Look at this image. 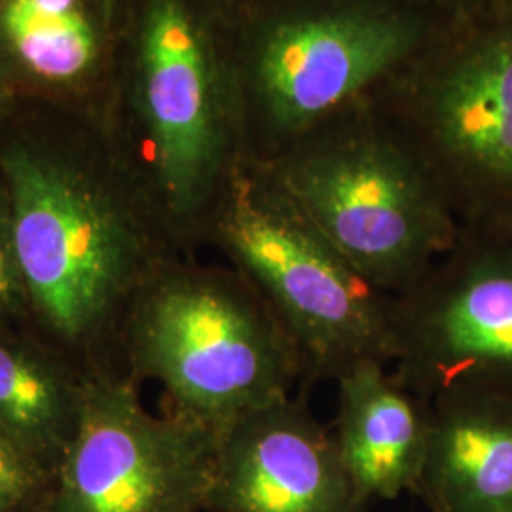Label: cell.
Wrapping results in <instances>:
<instances>
[{
	"instance_id": "cell-2",
	"label": "cell",
	"mask_w": 512,
	"mask_h": 512,
	"mask_svg": "<svg viewBox=\"0 0 512 512\" xmlns=\"http://www.w3.org/2000/svg\"><path fill=\"white\" fill-rule=\"evenodd\" d=\"M105 118L145 175L179 247L205 243L243 129L200 0H124Z\"/></svg>"
},
{
	"instance_id": "cell-15",
	"label": "cell",
	"mask_w": 512,
	"mask_h": 512,
	"mask_svg": "<svg viewBox=\"0 0 512 512\" xmlns=\"http://www.w3.org/2000/svg\"><path fill=\"white\" fill-rule=\"evenodd\" d=\"M54 484V471L0 429V512L44 511Z\"/></svg>"
},
{
	"instance_id": "cell-10",
	"label": "cell",
	"mask_w": 512,
	"mask_h": 512,
	"mask_svg": "<svg viewBox=\"0 0 512 512\" xmlns=\"http://www.w3.org/2000/svg\"><path fill=\"white\" fill-rule=\"evenodd\" d=\"M306 391L300 385L220 431L205 512H365Z\"/></svg>"
},
{
	"instance_id": "cell-5",
	"label": "cell",
	"mask_w": 512,
	"mask_h": 512,
	"mask_svg": "<svg viewBox=\"0 0 512 512\" xmlns=\"http://www.w3.org/2000/svg\"><path fill=\"white\" fill-rule=\"evenodd\" d=\"M262 164L389 298L414 287L458 239V213L416 141L376 129L332 131L306 135Z\"/></svg>"
},
{
	"instance_id": "cell-4",
	"label": "cell",
	"mask_w": 512,
	"mask_h": 512,
	"mask_svg": "<svg viewBox=\"0 0 512 512\" xmlns=\"http://www.w3.org/2000/svg\"><path fill=\"white\" fill-rule=\"evenodd\" d=\"M217 247L289 334L304 384L334 380L361 361H393L391 298L357 274L277 183L241 158L207 226Z\"/></svg>"
},
{
	"instance_id": "cell-12",
	"label": "cell",
	"mask_w": 512,
	"mask_h": 512,
	"mask_svg": "<svg viewBox=\"0 0 512 512\" xmlns=\"http://www.w3.org/2000/svg\"><path fill=\"white\" fill-rule=\"evenodd\" d=\"M361 361L336 378L332 435L349 482L363 505L418 492L429 448L431 404L387 372Z\"/></svg>"
},
{
	"instance_id": "cell-7",
	"label": "cell",
	"mask_w": 512,
	"mask_h": 512,
	"mask_svg": "<svg viewBox=\"0 0 512 512\" xmlns=\"http://www.w3.org/2000/svg\"><path fill=\"white\" fill-rule=\"evenodd\" d=\"M421 37L416 16L370 0L268 19L245 57V82L268 145H279V154L310 135L330 112L401 65Z\"/></svg>"
},
{
	"instance_id": "cell-8",
	"label": "cell",
	"mask_w": 512,
	"mask_h": 512,
	"mask_svg": "<svg viewBox=\"0 0 512 512\" xmlns=\"http://www.w3.org/2000/svg\"><path fill=\"white\" fill-rule=\"evenodd\" d=\"M219 433L154 414L128 378L92 380L42 512H205Z\"/></svg>"
},
{
	"instance_id": "cell-9",
	"label": "cell",
	"mask_w": 512,
	"mask_h": 512,
	"mask_svg": "<svg viewBox=\"0 0 512 512\" xmlns=\"http://www.w3.org/2000/svg\"><path fill=\"white\" fill-rule=\"evenodd\" d=\"M416 141L459 222H512V23L490 8L435 67Z\"/></svg>"
},
{
	"instance_id": "cell-17",
	"label": "cell",
	"mask_w": 512,
	"mask_h": 512,
	"mask_svg": "<svg viewBox=\"0 0 512 512\" xmlns=\"http://www.w3.org/2000/svg\"><path fill=\"white\" fill-rule=\"evenodd\" d=\"M488 6L501 18L512 23V0H488Z\"/></svg>"
},
{
	"instance_id": "cell-11",
	"label": "cell",
	"mask_w": 512,
	"mask_h": 512,
	"mask_svg": "<svg viewBox=\"0 0 512 512\" xmlns=\"http://www.w3.org/2000/svg\"><path fill=\"white\" fill-rule=\"evenodd\" d=\"M124 0H0V84L18 99L107 107Z\"/></svg>"
},
{
	"instance_id": "cell-14",
	"label": "cell",
	"mask_w": 512,
	"mask_h": 512,
	"mask_svg": "<svg viewBox=\"0 0 512 512\" xmlns=\"http://www.w3.org/2000/svg\"><path fill=\"white\" fill-rule=\"evenodd\" d=\"M92 380L25 327H0V429L55 475L73 442Z\"/></svg>"
},
{
	"instance_id": "cell-18",
	"label": "cell",
	"mask_w": 512,
	"mask_h": 512,
	"mask_svg": "<svg viewBox=\"0 0 512 512\" xmlns=\"http://www.w3.org/2000/svg\"><path fill=\"white\" fill-rule=\"evenodd\" d=\"M18 97L14 95V93L8 92L2 84H0V120H2V116L8 112V109L12 107V103L16 101Z\"/></svg>"
},
{
	"instance_id": "cell-19",
	"label": "cell",
	"mask_w": 512,
	"mask_h": 512,
	"mask_svg": "<svg viewBox=\"0 0 512 512\" xmlns=\"http://www.w3.org/2000/svg\"><path fill=\"white\" fill-rule=\"evenodd\" d=\"M452 2H454V4H458L461 8L471 10V8H476V6L484 4V2H488V0H452Z\"/></svg>"
},
{
	"instance_id": "cell-13",
	"label": "cell",
	"mask_w": 512,
	"mask_h": 512,
	"mask_svg": "<svg viewBox=\"0 0 512 512\" xmlns=\"http://www.w3.org/2000/svg\"><path fill=\"white\" fill-rule=\"evenodd\" d=\"M418 494L431 512H512V399L450 391L431 401Z\"/></svg>"
},
{
	"instance_id": "cell-1",
	"label": "cell",
	"mask_w": 512,
	"mask_h": 512,
	"mask_svg": "<svg viewBox=\"0 0 512 512\" xmlns=\"http://www.w3.org/2000/svg\"><path fill=\"white\" fill-rule=\"evenodd\" d=\"M29 329L90 380L124 378L131 302L186 255L103 110L16 99L0 120Z\"/></svg>"
},
{
	"instance_id": "cell-6",
	"label": "cell",
	"mask_w": 512,
	"mask_h": 512,
	"mask_svg": "<svg viewBox=\"0 0 512 512\" xmlns=\"http://www.w3.org/2000/svg\"><path fill=\"white\" fill-rule=\"evenodd\" d=\"M389 317L393 374L425 403L450 391L512 399V222H461Z\"/></svg>"
},
{
	"instance_id": "cell-3",
	"label": "cell",
	"mask_w": 512,
	"mask_h": 512,
	"mask_svg": "<svg viewBox=\"0 0 512 512\" xmlns=\"http://www.w3.org/2000/svg\"><path fill=\"white\" fill-rule=\"evenodd\" d=\"M120 355L129 382L164 389L165 412L217 433L304 384L293 340L243 275L188 255L141 287Z\"/></svg>"
},
{
	"instance_id": "cell-16",
	"label": "cell",
	"mask_w": 512,
	"mask_h": 512,
	"mask_svg": "<svg viewBox=\"0 0 512 512\" xmlns=\"http://www.w3.org/2000/svg\"><path fill=\"white\" fill-rule=\"evenodd\" d=\"M0 327L29 329V306L19 270L10 196L0 175Z\"/></svg>"
}]
</instances>
